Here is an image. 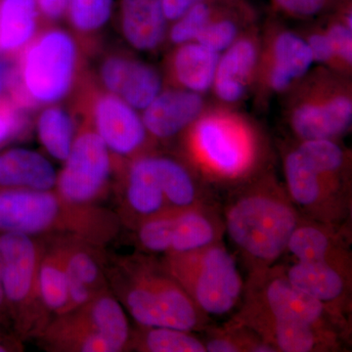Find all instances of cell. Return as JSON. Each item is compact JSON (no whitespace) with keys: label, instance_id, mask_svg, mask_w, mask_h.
<instances>
[{"label":"cell","instance_id":"cell-13","mask_svg":"<svg viewBox=\"0 0 352 352\" xmlns=\"http://www.w3.org/2000/svg\"><path fill=\"white\" fill-rule=\"evenodd\" d=\"M96 74L104 91L117 95L141 112L164 89L159 69L126 51L106 53L99 61Z\"/></svg>","mask_w":352,"mask_h":352},{"label":"cell","instance_id":"cell-24","mask_svg":"<svg viewBox=\"0 0 352 352\" xmlns=\"http://www.w3.org/2000/svg\"><path fill=\"white\" fill-rule=\"evenodd\" d=\"M285 274L296 288L316 298L326 307L329 303L340 300L346 293V278L337 263L298 261Z\"/></svg>","mask_w":352,"mask_h":352},{"label":"cell","instance_id":"cell-7","mask_svg":"<svg viewBox=\"0 0 352 352\" xmlns=\"http://www.w3.org/2000/svg\"><path fill=\"white\" fill-rule=\"evenodd\" d=\"M309 73L292 88L295 91L289 90V126L300 141L335 140L351 127V88L342 74L332 69Z\"/></svg>","mask_w":352,"mask_h":352},{"label":"cell","instance_id":"cell-37","mask_svg":"<svg viewBox=\"0 0 352 352\" xmlns=\"http://www.w3.org/2000/svg\"><path fill=\"white\" fill-rule=\"evenodd\" d=\"M307 32V34L302 36L307 41L314 63L322 65L327 69L340 73L332 45L323 27H314Z\"/></svg>","mask_w":352,"mask_h":352},{"label":"cell","instance_id":"cell-26","mask_svg":"<svg viewBox=\"0 0 352 352\" xmlns=\"http://www.w3.org/2000/svg\"><path fill=\"white\" fill-rule=\"evenodd\" d=\"M249 325L264 336L265 340L277 351L309 352L316 351L320 344V327L305 322L270 318L250 314Z\"/></svg>","mask_w":352,"mask_h":352},{"label":"cell","instance_id":"cell-18","mask_svg":"<svg viewBox=\"0 0 352 352\" xmlns=\"http://www.w3.org/2000/svg\"><path fill=\"white\" fill-rule=\"evenodd\" d=\"M118 21L120 34L132 50L153 53L166 41L168 23L161 0H120Z\"/></svg>","mask_w":352,"mask_h":352},{"label":"cell","instance_id":"cell-15","mask_svg":"<svg viewBox=\"0 0 352 352\" xmlns=\"http://www.w3.org/2000/svg\"><path fill=\"white\" fill-rule=\"evenodd\" d=\"M261 48V39L252 27L220 53L212 89L222 104L244 100L256 80Z\"/></svg>","mask_w":352,"mask_h":352},{"label":"cell","instance_id":"cell-38","mask_svg":"<svg viewBox=\"0 0 352 352\" xmlns=\"http://www.w3.org/2000/svg\"><path fill=\"white\" fill-rule=\"evenodd\" d=\"M162 7L168 25L179 19L192 7L201 3L230 4V6H245L248 0H161Z\"/></svg>","mask_w":352,"mask_h":352},{"label":"cell","instance_id":"cell-40","mask_svg":"<svg viewBox=\"0 0 352 352\" xmlns=\"http://www.w3.org/2000/svg\"><path fill=\"white\" fill-rule=\"evenodd\" d=\"M71 0H36L39 16L50 22L67 17Z\"/></svg>","mask_w":352,"mask_h":352},{"label":"cell","instance_id":"cell-31","mask_svg":"<svg viewBox=\"0 0 352 352\" xmlns=\"http://www.w3.org/2000/svg\"><path fill=\"white\" fill-rule=\"evenodd\" d=\"M136 349L148 352H206L205 344L191 332L168 327H143Z\"/></svg>","mask_w":352,"mask_h":352},{"label":"cell","instance_id":"cell-11","mask_svg":"<svg viewBox=\"0 0 352 352\" xmlns=\"http://www.w3.org/2000/svg\"><path fill=\"white\" fill-rule=\"evenodd\" d=\"M266 38L261 39L256 80L268 94L289 91L307 75L314 64L302 34L279 25H271Z\"/></svg>","mask_w":352,"mask_h":352},{"label":"cell","instance_id":"cell-5","mask_svg":"<svg viewBox=\"0 0 352 352\" xmlns=\"http://www.w3.org/2000/svg\"><path fill=\"white\" fill-rule=\"evenodd\" d=\"M164 267L205 315L227 314L239 302L244 286L237 263L217 242L196 251L168 254Z\"/></svg>","mask_w":352,"mask_h":352},{"label":"cell","instance_id":"cell-14","mask_svg":"<svg viewBox=\"0 0 352 352\" xmlns=\"http://www.w3.org/2000/svg\"><path fill=\"white\" fill-rule=\"evenodd\" d=\"M90 102V126L94 127L111 153L129 157L140 151L149 134L141 113L117 95L97 92Z\"/></svg>","mask_w":352,"mask_h":352},{"label":"cell","instance_id":"cell-21","mask_svg":"<svg viewBox=\"0 0 352 352\" xmlns=\"http://www.w3.org/2000/svg\"><path fill=\"white\" fill-rule=\"evenodd\" d=\"M219 58V53L197 41L175 46L168 63L171 83L195 94H207L214 85Z\"/></svg>","mask_w":352,"mask_h":352},{"label":"cell","instance_id":"cell-43","mask_svg":"<svg viewBox=\"0 0 352 352\" xmlns=\"http://www.w3.org/2000/svg\"><path fill=\"white\" fill-rule=\"evenodd\" d=\"M9 349V347L3 344V340H0V352L8 351L9 349Z\"/></svg>","mask_w":352,"mask_h":352},{"label":"cell","instance_id":"cell-10","mask_svg":"<svg viewBox=\"0 0 352 352\" xmlns=\"http://www.w3.org/2000/svg\"><path fill=\"white\" fill-rule=\"evenodd\" d=\"M111 173L110 150L94 127L83 126L57 176V193L69 203L88 205L104 191Z\"/></svg>","mask_w":352,"mask_h":352},{"label":"cell","instance_id":"cell-17","mask_svg":"<svg viewBox=\"0 0 352 352\" xmlns=\"http://www.w3.org/2000/svg\"><path fill=\"white\" fill-rule=\"evenodd\" d=\"M287 189L298 207L317 212H323L329 200L340 189L342 173H329L314 166L294 148L284 159Z\"/></svg>","mask_w":352,"mask_h":352},{"label":"cell","instance_id":"cell-3","mask_svg":"<svg viewBox=\"0 0 352 352\" xmlns=\"http://www.w3.org/2000/svg\"><path fill=\"white\" fill-rule=\"evenodd\" d=\"M116 287L126 311L142 327H168L193 332L205 314L166 270L144 261L120 266Z\"/></svg>","mask_w":352,"mask_h":352},{"label":"cell","instance_id":"cell-42","mask_svg":"<svg viewBox=\"0 0 352 352\" xmlns=\"http://www.w3.org/2000/svg\"><path fill=\"white\" fill-rule=\"evenodd\" d=\"M8 317V310H7L6 298H4L3 289H2L1 273H0V322L6 320Z\"/></svg>","mask_w":352,"mask_h":352},{"label":"cell","instance_id":"cell-32","mask_svg":"<svg viewBox=\"0 0 352 352\" xmlns=\"http://www.w3.org/2000/svg\"><path fill=\"white\" fill-rule=\"evenodd\" d=\"M113 8V0H71L67 18L75 34L88 38L103 31Z\"/></svg>","mask_w":352,"mask_h":352},{"label":"cell","instance_id":"cell-22","mask_svg":"<svg viewBox=\"0 0 352 352\" xmlns=\"http://www.w3.org/2000/svg\"><path fill=\"white\" fill-rule=\"evenodd\" d=\"M57 173L43 155L25 148H14L0 154V187L51 191Z\"/></svg>","mask_w":352,"mask_h":352},{"label":"cell","instance_id":"cell-35","mask_svg":"<svg viewBox=\"0 0 352 352\" xmlns=\"http://www.w3.org/2000/svg\"><path fill=\"white\" fill-rule=\"evenodd\" d=\"M323 29L327 34L340 74L351 72L352 67V28L344 24L335 12L329 14Z\"/></svg>","mask_w":352,"mask_h":352},{"label":"cell","instance_id":"cell-23","mask_svg":"<svg viewBox=\"0 0 352 352\" xmlns=\"http://www.w3.org/2000/svg\"><path fill=\"white\" fill-rule=\"evenodd\" d=\"M126 196L129 208L144 219L168 212V201L157 177L153 156L136 157L129 164Z\"/></svg>","mask_w":352,"mask_h":352},{"label":"cell","instance_id":"cell-39","mask_svg":"<svg viewBox=\"0 0 352 352\" xmlns=\"http://www.w3.org/2000/svg\"><path fill=\"white\" fill-rule=\"evenodd\" d=\"M17 76V61L13 56L0 52V98L10 97Z\"/></svg>","mask_w":352,"mask_h":352},{"label":"cell","instance_id":"cell-4","mask_svg":"<svg viewBox=\"0 0 352 352\" xmlns=\"http://www.w3.org/2000/svg\"><path fill=\"white\" fill-rule=\"evenodd\" d=\"M227 233L258 267L270 266L287 250L298 217L292 204L273 192H249L227 210Z\"/></svg>","mask_w":352,"mask_h":352},{"label":"cell","instance_id":"cell-30","mask_svg":"<svg viewBox=\"0 0 352 352\" xmlns=\"http://www.w3.org/2000/svg\"><path fill=\"white\" fill-rule=\"evenodd\" d=\"M333 237L323 227L314 223H298L289 237L287 250L298 261H329L333 258Z\"/></svg>","mask_w":352,"mask_h":352},{"label":"cell","instance_id":"cell-27","mask_svg":"<svg viewBox=\"0 0 352 352\" xmlns=\"http://www.w3.org/2000/svg\"><path fill=\"white\" fill-rule=\"evenodd\" d=\"M39 300L44 309L61 315L69 310V289L65 267V244L43 252L38 275Z\"/></svg>","mask_w":352,"mask_h":352},{"label":"cell","instance_id":"cell-28","mask_svg":"<svg viewBox=\"0 0 352 352\" xmlns=\"http://www.w3.org/2000/svg\"><path fill=\"white\" fill-rule=\"evenodd\" d=\"M36 131L46 151L58 161H66L76 138L71 113L56 104L46 106L38 113Z\"/></svg>","mask_w":352,"mask_h":352},{"label":"cell","instance_id":"cell-20","mask_svg":"<svg viewBox=\"0 0 352 352\" xmlns=\"http://www.w3.org/2000/svg\"><path fill=\"white\" fill-rule=\"evenodd\" d=\"M263 309L251 314L270 318L305 322L320 327L326 307L316 298L303 293L289 281L286 274L273 277L263 293Z\"/></svg>","mask_w":352,"mask_h":352},{"label":"cell","instance_id":"cell-25","mask_svg":"<svg viewBox=\"0 0 352 352\" xmlns=\"http://www.w3.org/2000/svg\"><path fill=\"white\" fill-rule=\"evenodd\" d=\"M39 17L36 0H0V52H22L36 38Z\"/></svg>","mask_w":352,"mask_h":352},{"label":"cell","instance_id":"cell-33","mask_svg":"<svg viewBox=\"0 0 352 352\" xmlns=\"http://www.w3.org/2000/svg\"><path fill=\"white\" fill-rule=\"evenodd\" d=\"M219 6L223 4L201 3L192 7L179 19L168 25L166 41L173 46L196 41Z\"/></svg>","mask_w":352,"mask_h":352},{"label":"cell","instance_id":"cell-2","mask_svg":"<svg viewBox=\"0 0 352 352\" xmlns=\"http://www.w3.org/2000/svg\"><path fill=\"white\" fill-rule=\"evenodd\" d=\"M80 64L75 36L60 28L46 30L21 52L10 100L24 110L63 100L75 87Z\"/></svg>","mask_w":352,"mask_h":352},{"label":"cell","instance_id":"cell-19","mask_svg":"<svg viewBox=\"0 0 352 352\" xmlns=\"http://www.w3.org/2000/svg\"><path fill=\"white\" fill-rule=\"evenodd\" d=\"M88 243L80 238L64 243L69 289L68 312L87 305L106 289L103 266L97 256L98 254Z\"/></svg>","mask_w":352,"mask_h":352},{"label":"cell","instance_id":"cell-9","mask_svg":"<svg viewBox=\"0 0 352 352\" xmlns=\"http://www.w3.org/2000/svg\"><path fill=\"white\" fill-rule=\"evenodd\" d=\"M43 249L31 236L0 232V273L8 316L25 336L43 332L38 275Z\"/></svg>","mask_w":352,"mask_h":352},{"label":"cell","instance_id":"cell-1","mask_svg":"<svg viewBox=\"0 0 352 352\" xmlns=\"http://www.w3.org/2000/svg\"><path fill=\"white\" fill-rule=\"evenodd\" d=\"M109 215L87 205L69 203L51 191L0 187V232L34 236L71 231L76 237L98 242L112 234Z\"/></svg>","mask_w":352,"mask_h":352},{"label":"cell","instance_id":"cell-41","mask_svg":"<svg viewBox=\"0 0 352 352\" xmlns=\"http://www.w3.org/2000/svg\"><path fill=\"white\" fill-rule=\"evenodd\" d=\"M208 352H238L242 351V346L229 336H219L208 340L205 344Z\"/></svg>","mask_w":352,"mask_h":352},{"label":"cell","instance_id":"cell-12","mask_svg":"<svg viewBox=\"0 0 352 352\" xmlns=\"http://www.w3.org/2000/svg\"><path fill=\"white\" fill-rule=\"evenodd\" d=\"M217 234L212 219L191 208L168 210L143 220L138 240L147 251L176 254L214 244Z\"/></svg>","mask_w":352,"mask_h":352},{"label":"cell","instance_id":"cell-44","mask_svg":"<svg viewBox=\"0 0 352 352\" xmlns=\"http://www.w3.org/2000/svg\"><path fill=\"white\" fill-rule=\"evenodd\" d=\"M0 325H1V322H0ZM0 340H2L1 331H0Z\"/></svg>","mask_w":352,"mask_h":352},{"label":"cell","instance_id":"cell-34","mask_svg":"<svg viewBox=\"0 0 352 352\" xmlns=\"http://www.w3.org/2000/svg\"><path fill=\"white\" fill-rule=\"evenodd\" d=\"M344 0H270L276 14L296 20H310L332 13Z\"/></svg>","mask_w":352,"mask_h":352},{"label":"cell","instance_id":"cell-36","mask_svg":"<svg viewBox=\"0 0 352 352\" xmlns=\"http://www.w3.org/2000/svg\"><path fill=\"white\" fill-rule=\"evenodd\" d=\"M27 110L8 98H0V146L24 135L29 127Z\"/></svg>","mask_w":352,"mask_h":352},{"label":"cell","instance_id":"cell-6","mask_svg":"<svg viewBox=\"0 0 352 352\" xmlns=\"http://www.w3.org/2000/svg\"><path fill=\"white\" fill-rule=\"evenodd\" d=\"M41 337L58 351L119 352L129 349L131 330L126 310L106 289L82 307L57 315Z\"/></svg>","mask_w":352,"mask_h":352},{"label":"cell","instance_id":"cell-16","mask_svg":"<svg viewBox=\"0 0 352 352\" xmlns=\"http://www.w3.org/2000/svg\"><path fill=\"white\" fill-rule=\"evenodd\" d=\"M206 110L204 95L173 87L162 90L141 118L149 136L168 140L188 129Z\"/></svg>","mask_w":352,"mask_h":352},{"label":"cell","instance_id":"cell-29","mask_svg":"<svg viewBox=\"0 0 352 352\" xmlns=\"http://www.w3.org/2000/svg\"><path fill=\"white\" fill-rule=\"evenodd\" d=\"M153 161L168 207L173 210L193 207L197 188L189 170L171 157L153 156Z\"/></svg>","mask_w":352,"mask_h":352},{"label":"cell","instance_id":"cell-8","mask_svg":"<svg viewBox=\"0 0 352 352\" xmlns=\"http://www.w3.org/2000/svg\"><path fill=\"white\" fill-rule=\"evenodd\" d=\"M189 147L208 173L222 178L247 173L256 157L254 129L228 109L206 110L188 129Z\"/></svg>","mask_w":352,"mask_h":352}]
</instances>
